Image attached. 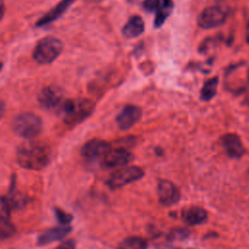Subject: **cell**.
<instances>
[{
    "mask_svg": "<svg viewBox=\"0 0 249 249\" xmlns=\"http://www.w3.org/2000/svg\"><path fill=\"white\" fill-rule=\"evenodd\" d=\"M52 157L50 147L41 141L28 140L21 143L17 150V161L18 165L29 170H41L45 168Z\"/></svg>",
    "mask_w": 249,
    "mask_h": 249,
    "instance_id": "cell-1",
    "label": "cell"
},
{
    "mask_svg": "<svg viewBox=\"0 0 249 249\" xmlns=\"http://www.w3.org/2000/svg\"><path fill=\"white\" fill-rule=\"evenodd\" d=\"M94 109V103L87 98H73L65 100L60 111L64 123L74 125L89 118Z\"/></svg>",
    "mask_w": 249,
    "mask_h": 249,
    "instance_id": "cell-2",
    "label": "cell"
},
{
    "mask_svg": "<svg viewBox=\"0 0 249 249\" xmlns=\"http://www.w3.org/2000/svg\"><path fill=\"white\" fill-rule=\"evenodd\" d=\"M12 128L18 136L24 139H32L41 133L43 122L36 114L24 112L14 118Z\"/></svg>",
    "mask_w": 249,
    "mask_h": 249,
    "instance_id": "cell-3",
    "label": "cell"
},
{
    "mask_svg": "<svg viewBox=\"0 0 249 249\" xmlns=\"http://www.w3.org/2000/svg\"><path fill=\"white\" fill-rule=\"evenodd\" d=\"M225 85L228 90L234 94H240L249 86V67L241 61L228 67L225 73Z\"/></svg>",
    "mask_w": 249,
    "mask_h": 249,
    "instance_id": "cell-4",
    "label": "cell"
},
{
    "mask_svg": "<svg viewBox=\"0 0 249 249\" xmlns=\"http://www.w3.org/2000/svg\"><path fill=\"white\" fill-rule=\"evenodd\" d=\"M62 52V42L53 37L48 36L41 39L33 52V58L39 64L53 62Z\"/></svg>",
    "mask_w": 249,
    "mask_h": 249,
    "instance_id": "cell-5",
    "label": "cell"
},
{
    "mask_svg": "<svg viewBox=\"0 0 249 249\" xmlns=\"http://www.w3.org/2000/svg\"><path fill=\"white\" fill-rule=\"evenodd\" d=\"M144 176V171L139 166L130 165L124 166L111 174L107 180V185L115 190L128 185L141 179Z\"/></svg>",
    "mask_w": 249,
    "mask_h": 249,
    "instance_id": "cell-6",
    "label": "cell"
},
{
    "mask_svg": "<svg viewBox=\"0 0 249 249\" xmlns=\"http://www.w3.org/2000/svg\"><path fill=\"white\" fill-rule=\"evenodd\" d=\"M227 19V13L219 6L205 8L197 18V24L203 29L215 28L222 25Z\"/></svg>",
    "mask_w": 249,
    "mask_h": 249,
    "instance_id": "cell-7",
    "label": "cell"
},
{
    "mask_svg": "<svg viewBox=\"0 0 249 249\" xmlns=\"http://www.w3.org/2000/svg\"><path fill=\"white\" fill-rule=\"evenodd\" d=\"M38 102L47 110H54L57 108L61 109L64 103L61 89L55 86H49L42 89L38 94Z\"/></svg>",
    "mask_w": 249,
    "mask_h": 249,
    "instance_id": "cell-8",
    "label": "cell"
},
{
    "mask_svg": "<svg viewBox=\"0 0 249 249\" xmlns=\"http://www.w3.org/2000/svg\"><path fill=\"white\" fill-rule=\"evenodd\" d=\"M157 191L159 201L164 206L174 205L181 197L178 187L169 180H160Z\"/></svg>",
    "mask_w": 249,
    "mask_h": 249,
    "instance_id": "cell-9",
    "label": "cell"
},
{
    "mask_svg": "<svg viewBox=\"0 0 249 249\" xmlns=\"http://www.w3.org/2000/svg\"><path fill=\"white\" fill-rule=\"evenodd\" d=\"M134 159L133 155L125 148L111 149L103 158V163L106 167H124L126 166Z\"/></svg>",
    "mask_w": 249,
    "mask_h": 249,
    "instance_id": "cell-10",
    "label": "cell"
},
{
    "mask_svg": "<svg viewBox=\"0 0 249 249\" xmlns=\"http://www.w3.org/2000/svg\"><path fill=\"white\" fill-rule=\"evenodd\" d=\"M111 150V145L102 139H91L84 144L81 149V155L89 160L97 158H104V156Z\"/></svg>",
    "mask_w": 249,
    "mask_h": 249,
    "instance_id": "cell-11",
    "label": "cell"
},
{
    "mask_svg": "<svg viewBox=\"0 0 249 249\" xmlns=\"http://www.w3.org/2000/svg\"><path fill=\"white\" fill-rule=\"evenodd\" d=\"M142 112L139 107L135 105H126L117 116V124L123 130L128 129L139 121Z\"/></svg>",
    "mask_w": 249,
    "mask_h": 249,
    "instance_id": "cell-12",
    "label": "cell"
},
{
    "mask_svg": "<svg viewBox=\"0 0 249 249\" xmlns=\"http://www.w3.org/2000/svg\"><path fill=\"white\" fill-rule=\"evenodd\" d=\"M222 146L226 154L231 159H239L244 153V147L240 137L235 133H227L222 136Z\"/></svg>",
    "mask_w": 249,
    "mask_h": 249,
    "instance_id": "cell-13",
    "label": "cell"
},
{
    "mask_svg": "<svg viewBox=\"0 0 249 249\" xmlns=\"http://www.w3.org/2000/svg\"><path fill=\"white\" fill-rule=\"evenodd\" d=\"M71 230L72 229L69 226H60V227L48 229L38 236L37 244L39 246H45L54 241L61 240L71 231Z\"/></svg>",
    "mask_w": 249,
    "mask_h": 249,
    "instance_id": "cell-14",
    "label": "cell"
},
{
    "mask_svg": "<svg viewBox=\"0 0 249 249\" xmlns=\"http://www.w3.org/2000/svg\"><path fill=\"white\" fill-rule=\"evenodd\" d=\"M182 219L189 226L203 224L207 220V212L199 206H191L182 211Z\"/></svg>",
    "mask_w": 249,
    "mask_h": 249,
    "instance_id": "cell-15",
    "label": "cell"
},
{
    "mask_svg": "<svg viewBox=\"0 0 249 249\" xmlns=\"http://www.w3.org/2000/svg\"><path fill=\"white\" fill-rule=\"evenodd\" d=\"M75 0H60L55 7H53L51 11H49L45 16L38 19L36 22V26H44L56 20L60 16H62L65 11L72 5Z\"/></svg>",
    "mask_w": 249,
    "mask_h": 249,
    "instance_id": "cell-16",
    "label": "cell"
},
{
    "mask_svg": "<svg viewBox=\"0 0 249 249\" xmlns=\"http://www.w3.org/2000/svg\"><path fill=\"white\" fill-rule=\"evenodd\" d=\"M144 21L141 17L133 16L123 27V35L125 38H136L144 32Z\"/></svg>",
    "mask_w": 249,
    "mask_h": 249,
    "instance_id": "cell-17",
    "label": "cell"
},
{
    "mask_svg": "<svg viewBox=\"0 0 249 249\" xmlns=\"http://www.w3.org/2000/svg\"><path fill=\"white\" fill-rule=\"evenodd\" d=\"M218 83H219L218 77H213L204 83L200 90V99L202 101H209L215 96V94L217 93Z\"/></svg>",
    "mask_w": 249,
    "mask_h": 249,
    "instance_id": "cell-18",
    "label": "cell"
},
{
    "mask_svg": "<svg viewBox=\"0 0 249 249\" xmlns=\"http://www.w3.org/2000/svg\"><path fill=\"white\" fill-rule=\"evenodd\" d=\"M117 249H147V242L140 236H128L120 242Z\"/></svg>",
    "mask_w": 249,
    "mask_h": 249,
    "instance_id": "cell-19",
    "label": "cell"
},
{
    "mask_svg": "<svg viewBox=\"0 0 249 249\" xmlns=\"http://www.w3.org/2000/svg\"><path fill=\"white\" fill-rule=\"evenodd\" d=\"M172 5H173L172 0H161L160 7L159 11L157 12L156 18H155V26L156 27H160L161 24L166 19V18L170 15L171 10H172Z\"/></svg>",
    "mask_w": 249,
    "mask_h": 249,
    "instance_id": "cell-20",
    "label": "cell"
},
{
    "mask_svg": "<svg viewBox=\"0 0 249 249\" xmlns=\"http://www.w3.org/2000/svg\"><path fill=\"white\" fill-rule=\"evenodd\" d=\"M10 196H7V199L11 205L12 208H16V209H19L22 208L25 204H26V197L24 195L17 192L14 187L11 188V191L9 193Z\"/></svg>",
    "mask_w": 249,
    "mask_h": 249,
    "instance_id": "cell-21",
    "label": "cell"
},
{
    "mask_svg": "<svg viewBox=\"0 0 249 249\" xmlns=\"http://www.w3.org/2000/svg\"><path fill=\"white\" fill-rule=\"evenodd\" d=\"M16 229L13 224L10 222L9 217H1L0 220V232L2 239H5L11 236L15 232Z\"/></svg>",
    "mask_w": 249,
    "mask_h": 249,
    "instance_id": "cell-22",
    "label": "cell"
},
{
    "mask_svg": "<svg viewBox=\"0 0 249 249\" xmlns=\"http://www.w3.org/2000/svg\"><path fill=\"white\" fill-rule=\"evenodd\" d=\"M54 213L56 216L57 221L62 225V226H68L70 224V222L72 221V215L64 212L61 209L55 208L54 209Z\"/></svg>",
    "mask_w": 249,
    "mask_h": 249,
    "instance_id": "cell-23",
    "label": "cell"
},
{
    "mask_svg": "<svg viewBox=\"0 0 249 249\" xmlns=\"http://www.w3.org/2000/svg\"><path fill=\"white\" fill-rule=\"evenodd\" d=\"M160 4V0H145L143 2V7L148 12H158Z\"/></svg>",
    "mask_w": 249,
    "mask_h": 249,
    "instance_id": "cell-24",
    "label": "cell"
},
{
    "mask_svg": "<svg viewBox=\"0 0 249 249\" xmlns=\"http://www.w3.org/2000/svg\"><path fill=\"white\" fill-rule=\"evenodd\" d=\"M56 249H75V241L73 239L66 240L59 244Z\"/></svg>",
    "mask_w": 249,
    "mask_h": 249,
    "instance_id": "cell-25",
    "label": "cell"
},
{
    "mask_svg": "<svg viewBox=\"0 0 249 249\" xmlns=\"http://www.w3.org/2000/svg\"><path fill=\"white\" fill-rule=\"evenodd\" d=\"M246 41L249 44V22H248L247 27H246Z\"/></svg>",
    "mask_w": 249,
    "mask_h": 249,
    "instance_id": "cell-26",
    "label": "cell"
},
{
    "mask_svg": "<svg viewBox=\"0 0 249 249\" xmlns=\"http://www.w3.org/2000/svg\"><path fill=\"white\" fill-rule=\"evenodd\" d=\"M91 1H100V0H91Z\"/></svg>",
    "mask_w": 249,
    "mask_h": 249,
    "instance_id": "cell-27",
    "label": "cell"
}]
</instances>
